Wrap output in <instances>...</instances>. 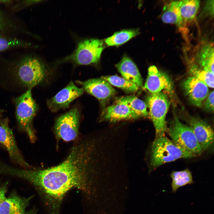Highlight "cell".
I'll use <instances>...</instances> for the list:
<instances>
[{"instance_id": "4316f807", "label": "cell", "mask_w": 214, "mask_h": 214, "mask_svg": "<svg viewBox=\"0 0 214 214\" xmlns=\"http://www.w3.org/2000/svg\"><path fill=\"white\" fill-rule=\"evenodd\" d=\"M204 103V109L207 111L213 112L214 111V91L208 94Z\"/></svg>"}, {"instance_id": "e0dca14e", "label": "cell", "mask_w": 214, "mask_h": 214, "mask_svg": "<svg viewBox=\"0 0 214 214\" xmlns=\"http://www.w3.org/2000/svg\"><path fill=\"white\" fill-rule=\"evenodd\" d=\"M102 117L105 120L113 122L139 118L128 106L121 104H116L108 107L103 112Z\"/></svg>"}, {"instance_id": "ffe728a7", "label": "cell", "mask_w": 214, "mask_h": 214, "mask_svg": "<svg viewBox=\"0 0 214 214\" xmlns=\"http://www.w3.org/2000/svg\"><path fill=\"white\" fill-rule=\"evenodd\" d=\"M170 176L172 179L171 186L173 193H175L181 187L193 183L192 174L188 169L173 171Z\"/></svg>"}, {"instance_id": "f1b7e54d", "label": "cell", "mask_w": 214, "mask_h": 214, "mask_svg": "<svg viewBox=\"0 0 214 214\" xmlns=\"http://www.w3.org/2000/svg\"><path fill=\"white\" fill-rule=\"evenodd\" d=\"M36 212L33 210H31L27 212H25L23 214H35Z\"/></svg>"}, {"instance_id": "5b68a950", "label": "cell", "mask_w": 214, "mask_h": 214, "mask_svg": "<svg viewBox=\"0 0 214 214\" xmlns=\"http://www.w3.org/2000/svg\"><path fill=\"white\" fill-rule=\"evenodd\" d=\"M149 115L155 128L156 137L165 135L167 127L166 114L170 105L167 95L161 92L152 94L147 99Z\"/></svg>"}, {"instance_id": "9c48e42d", "label": "cell", "mask_w": 214, "mask_h": 214, "mask_svg": "<svg viewBox=\"0 0 214 214\" xmlns=\"http://www.w3.org/2000/svg\"><path fill=\"white\" fill-rule=\"evenodd\" d=\"M79 120V112L76 108L60 116L54 127L57 138L66 141L75 139L78 133Z\"/></svg>"}, {"instance_id": "30bf717a", "label": "cell", "mask_w": 214, "mask_h": 214, "mask_svg": "<svg viewBox=\"0 0 214 214\" xmlns=\"http://www.w3.org/2000/svg\"><path fill=\"white\" fill-rule=\"evenodd\" d=\"M84 90L83 88L78 87L71 81L66 87L48 100V106L54 112L66 108L72 101L83 94Z\"/></svg>"}, {"instance_id": "d4e9b609", "label": "cell", "mask_w": 214, "mask_h": 214, "mask_svg": "<svg viewBox=\"0 0 214 214\" xmlns=\"http://www.w3.org/2000/svg\"><path fill=\"white\" fill-rule=\"evenodd\" d=\"M202 57L200 63L203 69L214 73L213 49L206 51Z\"/></svg>"}, {"instance_id": "8fae6325", "label": "cell", "mask_w": 214, "mask_h": 214, "mask_svg": "<svg viewBox=\"0 0 214 214\" xmlns=\"http://www.w3.org/2000/svg\"><path fill=\"white\" fill-rule=\"evenodd\" d=\"M172 81L166 74L159 71L154 66H150L148 69V75L144 88L152 94L160 92L163 89L169 93L173 91Z\"/></svg>"}, {"instance_id": "52a82bcc", "label": "cell", "mask_w": 214, "mask_h": 214, "mask_svg": "<svg viewBox=\"0 0 214 214\" xmlns=\"http://www.w3.org/2000/svg\"><path fill=\"white\" fill-rule=\"evenodd\" d=\"M45 75L43 66L37 58L26 57L20 63L17 75L20 81L29 89L40 83Z\"/></svg>"}, {"instance_id": "d6986e66", "label": "cell", "mask_w": 214, "mask_h": 214, "mask_svg": "<svg viewBox=\"0 0 214 214\" xmlns=\"http://www.w3.org/2000/svg\"><path fill=\"white\" fill-rule=\"evenodd\" d=\"M161 16L163 21L166 23L180 25L183 21L179 6V1H174L164 7Z\"/></svg>"}, {"instance_id": "9a60e30c", "label": "cell", "mask_w": 214, "mask_h": 214, "mask_svg": "<svg viewBox=\"0 0 214 214\" xmlns=\"http://www.w3.org/2000/svg\"><path fill=\"white\" fill-rule=\"evenodd\" d=\"M123 78L133 82L139 87L143 86V79L136 64L125 55L116 66Z\"/></svg>"}, {"instance_id": "44dd1931", "label": "cell", "mask_w": 214, "mask_h": 214, "mask_svg": "<svg viewBox=\"0 0 214 214\" xmlns=\"http://www.w3.org/2000/svg\"><path fill=\"white\" fill-rule=\"evenodd\" d=\"M140 33L139 29L123 30L115 33L111 36L105 40L108 46H117L122 45Z\"/></svg>"}, {"instance_id": "ba28073f", "label": "cell", "mask_w": 214, "mask_h": 214, "mask_svg": "<svg viewBox=\"0 0 214 214\" xmlns=\"http://www.w3.org/2000/svg\"><path fill=\"white\" fill-rule=\"evenodd\" d=\"M7 118L0 119V144L7 150L11 159L22 168L32 167L25 160L16 144Z\"/></svg>"}, {"instance_id": "8992f818", "label": "cell", "mask_w": 214, "mask_h": 214, "mask_svg": "<svg viewBox=\"0 0 214 214\" xmlns=\"http://www.w3.org/2000/svg\"><path fill=\"white\" fill-rule=\"evenodd\" d=\"M104 48L102 40L90 39L80 42L76 50L66 60L80 65H89L97 63Z\"/></svg>"}, {"instance_id": "5bb4252c", "label": "cell", "mask_w": 214, "mask_h": 214, "mask_svg": "<svg viewBox=\"0 0 214 214\" xmlns=\"http://www.w3.org/2000/svg\"><path fill=\"white\" fill-rule=\"evenodd\" d=\"M183 87L191 103L197 106H201L208 94V86L193 76L188 78L184 81Z\"/></svg>"}, {"instance_id": "484cf974", "label": "cell", "mask_w": 214, "mask_h": 214, "mask_svg": "<svg viewBox=\"0 0 214 214\" xmlns=\"http://www.w3.org/2000/svg\"><path fill=\"white\" fill-rule=\"evenodd\" d=\"M26 45L21 41L0 36V52L12 47Z\"/></svg>"}, {"instance_id": "4fadbf2b", "label": "cell", "mask_w": 214, "mask_h": 214, "mask_svg": "<svg viewBox=\"0 0 214 214\" xmlns=\"http://www.w3.org/2000/svg\"><path fill=\"white\" fill-rule=\"evenodd\" d=\"M77 82L82 86L84 90L100 100H108L116 92L115 89L111 84L101 78Z\"/></svg>"}, {"instance_id": "3957f363", "label": "cell", "mask_w": 214, "mask_h": 214, "mask_svg": "<svg viewBox=\"0 0 214 214\" xmlns=\"http://www.w3.org/2000/svg\"><path fill=\"white\" fill-rule=\"evenodd\" d=\"M195 157L177 146L165 135L156 137L152 146L150 164L154 168L180 158Z\"/></svg>"}, {"instance_id": "cb8c5ba5", "label": "cell", "mask_w": 214, "mask_h": 214, "mask_svg": "<svg viewBox=\"0 0 214 214\" xmlns=\"http://www.w3.org/2000/svg\"><path fill=\"white\" fill-rule=\"evenodd\" d=\"M193 76L205 83L208 87L214 88V73L204 69H200L194 65L190 69Z\"/></svg>"}, {"instance_id": "277c9868", "label": "cell", "mask_w": 214, "mask_h": 214, "mask_svg": "<svg viewBox=\"0 0 214 214\" xmlns=\"http://www.w3.org/2000/svg\"><path fill=\"white\" fill-rule=\"evenodd\" d=\"M166 132L174 144L195 156L203 152L191 128L181 122L177 117L167 128Z\"/></svg>"}, {"instance_id": "ac0fdd59", "label": "cell", "mask_w": 214, "mask_h": 214, "mask_svg": "<svg viewBox=\"0 0 214 214\" xmlns=\"http://www.w3.org/2000/svg\"><path fill=\"white\" fill-rule=\"evenodd\" d=\"M115 102L116 104H121L126 106L139 117L149 116L146 104L135 96L121 97L117 99Z\"/></svg>"}, {"instance_id": "7a4b0ae2", "label": "cell", "mask_w": 214, "mask_h": 214, "mask_svg": "<svg viewBox=\"0 0 214 214\" xmlns=\"http://www.w3.org/2000/svg\"><path fill=\"white\" fill-rule=\"evenodd\" d=\"M15 114L19 130L26 133L30 141L34 143L37 138L32 121L37 110V105L32 98L31 89H29L15 98Z\"/></svg>"}, {"instance_id": "2e32d148", "label": "cell", "mask_w": 214, "mask_h": 214, "mask_svg": "<svg viewBox=\"0 0 214 214\" xmlns=\"http://www.w3.org/2000/svg\"><path fill=\"white\" fill-rule=\"evenodd\" d=\"M31 198L15 194L6 197L0 202V214H23Z\"/></svg>"}, {"instance_id": "7c38bea8", "label": "cell", "mask_w": 214, "mask_h": 214, "mask_svg": "<svg viewBox=\"0 0 214 214\" xmlns=\"http://www.w3.org/2000/svg\"><path fill=\"white\" fill-rule=\"evenodd\" d=\"M187 121L192 130L202 150L209 149L214 140L213 131L206 122L200 118L190 117Z\"/></svg>"}, {"instance_id": "603a6c76", "label": "cell", "mask_w": 214, "mask_h": 214, "mask_svg": "<svg viewBox=\"0 0 214 214\" xmlns=\"http://www.w3.org/2000/svg\"><path fill=\"white\" fill-rule=\"evenodd\" d=\"M101 78L110 84L129 93L137 91L139 87L135 84L116 75L103 76Z\"/></svg>"}, {"instance_id": "83f0119b", "label": "cell", "mask_w": 214, "mask_h": 214, "mask_svg": "<svg viewBox=\"0 0 214 214\" xmlns=\"http://www.w3.org/2000/svg\"><path fill=\"white\" fill-rule=\"evenodd\" d=\"M6 189L5 186H0V202L5 199Z\"/></svg>"}, {"instance_id": "7402d4cb", "label": "cell", "mask_w": 214, "mask_h": 214, "mask_svg": "<svg viewBox=\"0 0 214 214\" xmlns=\"http://www.w3.org/2000/svg\"><path fill=\"white\" fill-rule=\"evenodd\" d=\"M200 6L198 0H184L179 1L180 13L182 18L188 21L193 19L197 13Z\"/></svg>"}, {"instance_id": "6da1fadb", "label": "cell", "mask_w": 214, "mask_h": 214, "mask_svg": "<svg viewBox=\"0 0 214 214\" xmlns=\"http://www.w3.org/2000/svg\"><path fill=\"white\" fill-rule=\"evenodd\" d=\"M99 159L93 146L83 140L78 141L67 158L59 164L45 169H34L28 181L41 192L53 212L59 211L65 194L75 188L88 191L92 177L98 169Z\"/></svg>"}]
</instances>
